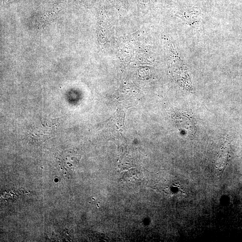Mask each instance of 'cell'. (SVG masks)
<instances>
[{
	"label": "cell",
	"mask_w": 242,
	"mask_h": 242,
	"mask_svg": "<svg viewBox=\"0 0 242 242\" xmlns=\"http://www.w3.org/2000/svg\"><path fill=\"white\" fill-rule=\"evenodd\" d=\"M56 157L62 173L68 175L78 165L81 156L76 151L69 149L57 153Z\"/></svg>",
	"instance_id": "obj_1"
},
{
	"label": "cell",
	"mask_w": 242,
	"mask_h": 242,
	"mask_svg": "<svg viewBox=\"0 0 242 242\" xmlns=\"http://www.w3.org/2000/svg\"><path fill=\"white\" fill-rule=\"evenodd\" d=\"M54 122L49 121L31 129L29 134L30 141L36 145H40L52 137L55 132L56 125Z\"/></svg>",
	"instance_id": "obj_2"
}]
</instances>
